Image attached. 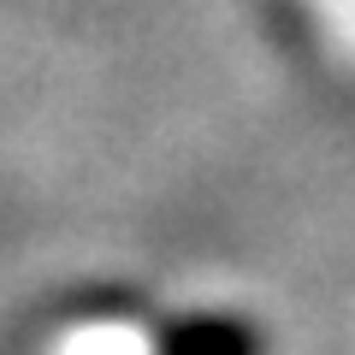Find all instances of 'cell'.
Returning <instances> with one entry per match:
<instances>
[{"label":"cell","instance_id":"cell-1","mask_svg":"<svg viewBox=\"0 0 355 355\" xmlns=\"http://www.w3.org/2000/svg\"><path fill=\"white\" fill-rule=\"evenodd\" d=\"M166 349L172 355H254V343L237 326H184Z\"/></svg>","mask_w":355,"mask_h":355}]
</instances>
